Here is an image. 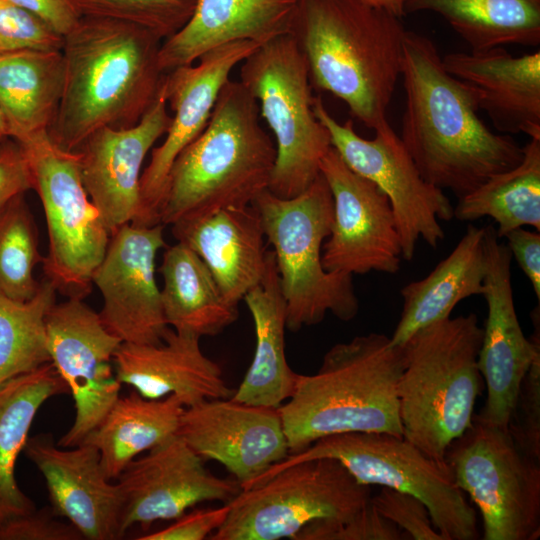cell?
I'll list each match as a JSON object with an SVG mask.
<instances>
[{"label":"cell","instance_id":"obj_1","mask_svg":"<svg viewBox=\"0 0 540 540\" xmlns=\"http://www.w3.org/2000/svg\"><path fill=\"white\" fill-rule=\"evenodd\" d=\"M401 77L399 137L427 182L460 198L521 162L523 147L480 119V94L445 69L430 38L406 31Z\"/></svg>","mask_w":540,"mask_h":540},{"label":"cell","instance_id":"obj_2","mask_svg":"<svg viewBox=\"0 0 540 540\" xmlns=\"http://www.w3.org/2000/svg\"><path fill=\"white\" fill-rule=\"evenodd\" d=\"M161 44L137 25L82 16L64 36V86L51 141L74 152L98 129L137 124L162 91Z\"/></svg>","mask_w":540,"mask_h":540},{"label":"cell","instance_id":"obj_3","mask_svg":"<svg viewBox=\"0 0 540 540\" xmlns=\"http://www.w3.org/2000/svg\"><path fill=\"white\" fill-rule=\"evenodd\" d=\"M406 31L401 18L360 0H298L290 33L312 86L375 130L387 122Z\"/></svg>","mask_w":540,"mask_h":540},{"label":"cell","instance_id":"obj_4","mask_svg":"<svg viewBox=\"0 0 540 540\" xmlns=\"http://www.w3.org/2000/svg\"><path fill=\"white\" fill-rule=\"evenodd\" d=\"M404 365V345L382 333L333 345L316 373L297 375L291 397L278 408L290 453L342 433L403 436L397 386Z\"/></svg>","mask_w":540,"mask_h":540},{"label":"cell","instance_id":"obj_5","mask_svg":"<svg viewBox=\"0 0 540 540\" xmlns=\"http://www.w3.org/2000/svg\"><path fill=\"white\" fill-rule=\"evenodd\" d=\"M259 118L256 99L239 81L229 79L207 126L171 167L161 224L249 206L268 190L276 148Z\"/></svg>","mask_w":540,"mask_h":540},{"label":"cell","instance_id":"obj_6","mask_svg":"<svg viewBox=\"0 0 540 540\" xmlns=\"http://www.w3.org/2000/svg\"><path fill=\"white\" fill-rule=\"evenodd\" d=\"M482 336L477 315L469 313L434 322L404 344L397 386L403 437L438 461L472 424Z\"/></svg>","mask_w":540,"mask_h":540},{"label":"cell","instance_id":"obj_7","mask_svg":"<svg viewBox=\"0 0 540 540\" xmlns=\"http://www.w3.org/2000/svg\"><path fill=\"white\" fill-rule=\"evenodd\" d=\"M272 245L286 307L287 329L319 324L328 313L351 321L359 312L353 276L327 271L323 244L333 222V200L320 175L301 194L281 198L269 190L252 203Z\"/></svg>","mask_w":540,"mask_h":540},{"label":"cell","instance_id":"obj_8","mask_svg":"<svg viewBox=\"0 0 540 540\" xmlns=\"http://www.w3.org/2000/svg\"><path fill=\"white\" fill-rule=\"evenodd\" d=\"M239 82L256 99L274 136L268 190L281 198L304 192L320 175L330 135L313 109L308 65L296 39L283 34L260 45L240 67Z\"/></svg>","mask_w":540,"mask_h":540},{"label":"cell","instance_id":"obj_9","mask_svg":"<svg viewBox=\"0 0 540 540\" xmlns=\"http://www.w3.org/2000/svg\"><path fill=\"white\" fill-rule=\"evenodd\" d=\"M317 458L338 460L361 484L418 498L444 540L479 538L475 511L446 461L433 459L403 436L390 433L349 432L324 437L272 465L252 486L290 465Z\"/></svg>","mask_w":540,"mask_h":540},{"label":"cell","instance_id":"obj_10","mask_svg":"<svg viewBox=\"0 0 540 540\" xmlns=\"http://www.w3.org/2000/svg\"><path fill=\"white\" fill-rule=\"evenodd\" d=\"M371 497V486L359 483L338 460H305L241 489L208 539L294 540L310 523L352 518Z\"/></svg>","mask_w":540,"mask_h":540},{"label":"cell","instance_id":"obj_11","mask_svg":"<svg viewBox=\"0 0 540 540\" xmlns=\"http://www.w3.org/2000/svg\"><path fill=\"white\" fill-rule=\"evenodd\" d=\"M33 189L45 213L48 253L42 260L45 279L68 298L84 299L102 261L110 233L82 183L76 152L57 147L48 131L21 141Z\"/></svg>","mask_w":540,"mask_h":540},{"label":"cell","instance_id":"obj_12","mask_svg":"<svg viewBox=\"0 0 540 540\" xmlns=\"http://www.w3.org/2000/svg\"><path fill=\"white\" fill-rule=\"evenodd\" d=\"M445 461L481 512L482 539L539 538L540 460L524 453L506 428L473 418Z\"/></svg>","mask_w":540,"mask_h":540},{"label":"cell","instance_id":"obj_13","mask_svg":"<svg viewBox=\"0 0 540 540\" xmlns=\"http://www.w3.org/2000/svg\"><path fill=\"white\" fill-rule=\"evenodd\" d=\"M313 109L330 135L331 146L345 164L374 183L388 198L399 234L402 258L413 259L421 239L437 248L444 239L440 220L454 217V207L442 189L421 175L400 137L385 122L372 139L361 137L351 119L337 121L320 96Z\"/></svg>","mask_w":540,"mask_h":540},{"label":"cell","instance_id":"obj_14","mask_svg":"<svg viewBox=\"0 0 540 540\" xmlns=\"http://www.w3.org/2000/svg\"><path fill=\"white\" fill-rule=\"evenodd\" d=\"M51 363L72 395L75 417L57 445L75 447L97 427L119 398L113 356L122 341L83 299L55 303L46 316Z\"/></svg>","mask_w":540,"mask_h":540},{"label":"cell","instance_id":"obj_15","mask_svg":"<svg viewBox=\"0 0 540 540\" xmlns=\"http://www.w3.org/2000/svg\"><path fill=\"white\" fill-rule=\"evenodd\" d=\"M485 278L482 296L487 318L478 353V368L487 397L474 418L506 428L523 378L540 356L539 304L531 313L534 331L527 338L520 326L511 283L512 255L493 225L484 227Z\"/></svg>","mask_w":540,"mask_h":540},{"label":"cell","instance_id":"obj_16","mask_svg":"<svg viewBox=\"0 0 540 540\" xmlns=\"http://www.w3.org/2000/svg\"><path fill=\"white\" fill-rule=\"evenodd\" d=\"M320 173L333 200L331 232L322 249L324 268L352 276L397 273L402 248L387 196L351 170L333 147L323 157Z\"/></svg>","mask_w":540,"mask_h":540},{"label":"cell","instance_id":"obj_17","mask_svg":"<svg viewBox=\"0 0 540 540\" xmlns=\"http://www.w3.org/2000/svg\"><path fill=\"white\" fill-rule=\"evenodd\" d=\"M261 44L243 40L203 54L198 63L166 73L162 94L173 111L164 141L152 148L140 180L141 210L134 224H159V213L171 167L181 153L207 126L218 96L230 73Z\"/></svg>","mask_w":540,"mask_h":540},{"label":"cell","instance_id":"obj_18","mask_svg":"<svg viewBox=\"0 0 540 540\" xmlns=\"http://www.w3.org/2000/svg\"><path fill=\"white\" fill-rule=\"evenodd\" d=\"M164 225L126 224L110 235L92 284L103 297L100 318L125 343H161L170 328L165 321L155 261L165 248Z\"/></svg>","mask_w":540,"mask_h":540},{"label":"cell","instance_id":"obj_19","mask_svg":"<svg viewBox=\"0 0 540 540\" xmlns=\"http://www.w3.org/2000/svg\"><path fill=\"white\" fill-rule=\"evenodd\" d=\"M117 480L123 536L134 525L175 520L198 503H227L241 491L237 480L213 475L177 434L133 459Z\"/></svg>","mask_w":540,"mask_h":540},{"label":"cell","instance_id":"obj_20","mask_svg":"<svg viewBox=\"0 0 540 540\" xmlns=\"http://www.w3.org/2000/svg\"><path fill=\"white\" fill-rule=\"evenodd\" d=\"M177 435L203 460L223 465L247 489L290 451L278 408L229 398L184 408Z\"/></svg>","mask_w":540,"mask_h":540},{"label":"cell","instance_id":"obj_21","mask_svg":"<svg viewBox=\"0 0 540 540\" xmlns=\"http://www.w3.org/2000/svg\"><path fill=\"white\" fill-rule=\"evenodd\" d=\"M167 108L161 91L137 124L98 129L74 151L83 186L110 235L134 223L140 214L142 166L148 152L170 125Z\"/></svg>","mask_w":540,"mask_h":540},{"label":"cell","instance_id":"obj_22","mask_svg":"<svg viewBox=\"0 0 540 540\" xmlns=\"http://www.w3.org/2000/svg\"><path fill=\"white\" fill-rule=\"evenodd\" d=\"M23 452L42 474L53 512L68 519L83 539L123 537L122 493L106 477L93 445L64 448L50 434H40L28 437Z\"/></svg>","mask_w":540,"mask_h":540},{"label":"cell","instance_id":"obj_23","mask_svg":"<svg viewBox=\"0 0 540 540\" xmlns=\"http://www.w3.org/2000/svg\"><path fill=\"white\" fill-rule=\"evenodd\" d=\"M200 339L169 328L158 344L122 342L113 356L115 375L144 398L175 395L185 408L231 397L234 390L219 364L203 353Z\"/></svg>","mask_w":540,"mask_h":540},{"label":"cell","instance_id":"obj_24","mask_svg":"<svg viewBox=\"0 0 540 540\" xmlns=\"http://www.w3.org/2000/svg\"><path fill=\"white\" fill-rule=\"evenodd\" d=\"M442 61L480 94L479 110L501 134L540 138V50L514 56L498 46L449 53Z\"/></svg>","mask_w":540,"mask_h":540},{"label":"cell","instance_id":"obj_25","mask_svg":"<svg viewBox=\"0 0 540 540\" xmlns=\"http://www.w3.org/2000/svg\"><path fill=\"white\" fill-rule=\"evenodd\" d=\"M179 242L206 264L221 293L238 306L262 279L268 251L259 212L254 205L221 209L171 225Z\"/></svg>","mask_w":540,"mask_h":540},{"label":"cell","instance_id":"obj_26","mask_svg":"<svg viewBox=\"0 0 540 540\" xmlns=\"http://www.w3.org/2000/svg\"><path fill=\"white\" fill-rule=\"evenodd\" d=\"M298 0H198L187 24L162 41L165 72L193 64L219 46L249 40L264 44L291 31Z\"/></svg>","mask_w":540,"mask_h":540},{"label":"cell","instance_id":"obj_27","mask_svg":"<svg viewBox=\"0 0 540 540\" xmlns=\"http://www.w3.org/2000/svg\"><path fill=\"white\" fill-rule=\"evenodd\" d=\"M254 323L256 346L252 362L231 399L279 408L292 395L298 373L285 352L286 307L273 251L260 282L244 296Z\"/></svg>","mask_w":540,"mask_h":540},{"label":"cell","instance_id":"obj_28","mask_svg":"<svg viewBox=\"0 0 540 540\" xmlns=\"http://www.w3.org/2000/svg\"><path fill=\"white\" fill-rule=\"evenodd\" d=\"M485 229L469 224L452 252L423 279L401 289L403 308L390 336L402 346L418 330L451 315L463 299L481 295L485 278Z\"/></svg>","mask_w":540,"mask_h":540},{"label":"cell","instance_id":"obj_29","mask_svg":"<svg viewBox=\"0 0 540 540\" xmlns=\"http://www.w3.org/2000/svg\"><path fill=\"white\" fill-rule=\"evenodd\" d=\"M64 74L61 51L0 54V112L8 137L21 141L48 131L61 101Z\"/></svg>","mask_w":540,"mask_h":540},{"label":"cell","instance_id":"obj_30","mask_svg":"<svg viewBox=\"0 0 540 540\" xmlns=\"http://www.w3.org/2000/svg\"><path fill=\"white\" fill-rule=\"evenodd\" d=\"M159 273L166 324L178 332L216 336L239 316L238 306L228 302L203 260L177 241L166 246Z\"/></svg>","mask_w":540,"mask_h":540},{"label":"cell","instance_id":"obj_31","mask_svg":"<svg viewBox=\"0 0 540 540\" xmlns=\"http://www.w3.org/2000/svg\"><path fill=\"white\" fill-rule=\"evenodd\" d=\"M67 392L51 362L0 384V527L36 509L16 481V460L41 406Z\"/></svg>","mask_w":540,"mask_h":540},{"label":"cell","instance_id":"obj_32","mask_svg":"<svg viewBox=\"0 0 540 540\" xmlns=\"http://www.w3.org/2000/svg\"><path fill=\"white\" fill-rule=\"evenodd\" d=\"M184 408L175 395L153 400L133 390L119 396L82 443L98 450L106 477L117 479L133 459L177 434Z\"/></svg>","mask_w":540,"mask_h":540},{"label":"cell","instance_id":"obj_33","mask_svg":"<svg viewBox=\"0 0 540 540\" xmlns=\"http://www.w3.org/2000/svg\"><path fill=\"white\" fill-rule=\"evenodd\" d=\"M441 16L470 46L540 44V0H404V13Z\"/></svg>","mask_w":540,"mask_h":540},{"label":"cell","instance_id":"obj_34","mask_svg":"<svg viewBox=\"0 0 540 540\" xmlns=\"http://www.w3.org/2000/svg\"><path fill=\"white\" fill-rule=\"evenodd\" d=\"M458 199L455 218L474 221L491 217L497 223L499 238L524 226L540 231V138H529L518 165L493 175Z\"/></svg>","mask_w":540,"mask_h":540},{"label":"cell","instance_id":"obj_35","mask_svg":"<svg viewBox=\"0 0 540 540\" xmlns=\"http://www.w3.org/2000/svg\"><path fill=\"white\" fill-rule=\"evenodd\" d=\"M57 290L44 279L27 301L0 296V384L51 362L46 316Z\"/></svg>","mask_w":540,"mask_h":540},{"label":"cell","instance_id":"obj_36","mask_svg":"<svg viewBox=\"0 0 540 540\" xmlns=\"http://www.w3.org/2000/svg\"><path fill=\"white\" fill-rule=\"evenodd\" d=\"M42 260L31 211L18 195L0 210V296L31 299L40 284L33 270Z\"/></svg>","mask_w":540,"mask_h":540},{"label":"cell","instance_id":"obj_37","mask_svg":"<svg viewBox=\"0 0 540 540\" xmlns=\"http://www.w3.org/2000/svg\"><path fill=\"white\" fill-rule=\"evenodd\" d=\"M198 0H77L82 16L116 19L137 25L162 41L180 31Z\"/></svg>","mask_w":540,"mask_h":540},{"label":"cell","instance_id":"obj_38","mask_svg":"<svg viewBox=\"0 0 540 540\" xmlns=\"http://www.w3.org/2000/svg\"><path fill=\"white\" fill-rule=\"evenodd\" d=\"M64 37L36 15L8 0H0V54L61 51Z\"/></svg>","mask_w":540,"mask_h":540},{"label":"cell","instance_id":"obj_39","mask_svg":"<svg viewBox=\"0 0 540 540\" xmlns=\"http://www.w3.org/2000/svg\"><path fill=\"white\" fill-rule=\"evenodd\" d=\"M405 533L384 518L370 502L352 518L317 521L305 526L294 540H402Z\"/></svg>","mask_w":540,"mask_h":540},{"label":"cell","instance_id":"obj_40","mask_svg":"<svg viewBox=\"0 0 540 540\" xmlns=\"http://www.w3.org/2000/svg\"><path fill=\"white\" fill-rule=\"evenodd\" d=\"M507 430L524 453L540 460V356L521 382Z\"/></svg>","mask_w":540,"mask_h":540},{"label":"cell","instance_id":"obj_41","mask_svg":"<svg viewBox=\"0 0 540 540\" xmlns=\"http://www.w3.org/2000/svg\"><path fill=\"white\" fill-rule=\"evenodd\" d=\"M375 509L403 531L407 539L444 540L431 521L427 507L418 498L391 488L381 487L371 497Z\"/></svg>","mask_w":540,"mask_h":540},{"label":"cell","instance_id":"obj_42","mask_svg":"<svg viewBox=\"0 0 540 540\" xmlns=\"http://www.w3.org/2000/svg\"><path fill=\"white\" fill-rule=\"evenodd\" d=\"M47 507L14 518L0 527L1 540H80V532L70 523L59 521Z\"/></svg>","mask_w":540,"mask_h":540},{"label":"cell","instance_id":"obj_43","mask_svg":"<svg viewBox=\"0 0 540 540\" xmlns=\"http://www.w3.org/2000/svg\"><path fill=\"white\" fill-rule=\"evenodd\" d=\"M229 505L185 512L170 526L138 537L139 540H202L209 538L225 521Z\"/></svg>","mask_w":540,"mask_h":540},{"label":"cell","instance_id":"obj_44","mask_svg":"<svg viewBox=\"0 0 540 540\" xmlns=\"http://www.w3.org/2000/svg\"><path fill=\"white\" fill-rule=\"evenodd\" d=\"M33 189V178L19 142L0 140V210L13 198Z\"/></svg>","mask_w":540,"mask_h":540},{"label":"cell","instance_id":"obj_45","mask_svg":"<svg viewBox=\"0 0 540 540\" xmlns=\"http://www.w3.org/2000/svg\"><path fill=\"white\" fill-rule=\"evenodd\" d=\"M503 238L507 240L512 257L515 258L521 270L529 279L533 291L540 302V234L519 227L506 233Z\"/></svg>","mask_w":540,"mask_h":540},{"label":"cell","instance_id":"obj_46","mask_svg":"<svg viewBox=\"0 0 540 540\" xmlns=\"http://www.w3.org/2000/svg\"><path fill=\"white\" fill-rule=\"evenodd\" d=\"M36 15L63 37L82 17L77 0H8Z\"/></svg>","mask_w":540,"mask_h":540},{"label":"cell","instance_id":"obj_47","mask_svg":"<svg viewBox=\"0 0 540 540\" xmlns=\"http://www.w3.org/2000/svg\"><path fill=\"white\" fill-rule=\"evenodd\" d=\"M367 5L384 10L392 15L402 18L404 13V0H360Z\"/></svg>","mask_w":540,"mask_h":540},{"label":"cell","instance_id":"obj_48","mask_svg":"<svg viewBox=\"0 0 540 540\" xmlns=\"http://www.w3.org/2000/svg\"><path fill=\"white\" fill-rule=\"evenodd\" d=\"M8 137L7 128L0 112V140Z\"/></svg>","mask_w":540,"mask_h":540}]
</instances>
